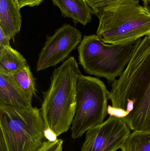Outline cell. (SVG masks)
Returning a JSON list of instances; mask_svg holds the SVG:
<instances>
[{
	"label": "cell",
	"mask_w": 150,
	"mask_h": 151,
	"mask_svg": "<svg viewBox=\"0 0 150 151\" xmlns=\"http://www.w3.org/2000/svg\"><path fill=\"white\" fill-rule=\"evenodd\" d=\"M112 106L125 110L122 118L133 131H150V35L137 40L122 74L112 83Z\"/></svg>",
	"instance_id": "1"
},
{
	"label": "cell",
	"mask_w": 150,
	"mask_h": 151,
	"mask_svg": "<svg viewBox=\"0 0 150 151\" xmlns=\"http://www.w3.org/2000/svg\"><path fill=\"white\" fill-rule=\"evenodd\" d=\"M81 73L76 60L71 57L55 69L50 86L43 92L40 110L45 130L57 137L68 130L74 120L77 78Z\"/></svg>",
	"instance_id": "2"
},
{
	"label": "cell",
	"mask_w": 150,
	"mask_h": 151,
	"mask_svg": "<svg viewBox=\"0 0 150 151\" xmlns=\"http://www.w3.org/2000/svg\"><path fill=\"white\" fill-rule=\"evenodd\" d=\"M98 18L97 35L106 44L135 43L150 35V13L139 0H126Z\"/></svg>",
	"instance_id": "3"
},
{
	"label": "cell",
	"mask_w": 150,
	"mask_h": 151,
	"mask_svg": "<svg viewBox=\"0 0 150 151\" xmlns=\"http://www.w3.org/2000/svg\"><path fill=\"white\" fill-rule=\"evenodd\" d=\"M135 43L107 44L97 35H85L77 47L79 64L86 73L113 83L128 64Z\"/></svg>",
	"instance_id": "4"
},
{
	"label": "cell",
	"mask_w": 150,
	"mask_h": 151,
	"mask_svg": "<svg viewBox=\"0 0 150 151\" xmlns=\"http://www.w3.org/2000/svg\"><path fill=\"white\" fill-rule=\"evenodd\" d=\"M0 133L8 151H36L44 141L40 109L0 106Z\"/></svg>",
	"instance_id": "5"
},
{
	"label": "cell",
	"mask_w": 150,
	"mask_h": 151,
	"mask_svg": "<svg viewBox=\"0 0 150 151\" xmlns=\"http://www.w3.org/2000/svg\"><path fill=\"white\" fill-rule=\"evenodd\" d=\"M110 91L102 81L96 77L78 76L77 84L76 108L72 123L73 139L104 122L107 114Z\"/></svg>",
	"instance_id": "6"
},
{
	"label": "cell",
	"mask_w": 150,
	"mask_h": 151,
	"mask_svg": "<svg viewBox=\"0 0 150 151\" xmlns=\"http://www.w3.org/2000/svg\"><path fill=\"white\" fill-rule=\"evenodd\" d=\"M82 33L75 27L64 24L52 36H47L39 55L37 71L55 66L68 57L82 41Z\"/></svg>",
	"instance_id": "7"
},
{
	"label": "cell",
	"mask_w": 150,
	"mask_h": 151,
	"mask_svg": "<svg viewBox=\"0 0 150 151\" xmlns=\"http://www.w3.org/2000/svg\"><path fill=\"white\" fill-rule=\"evenodd\" d=\"M129 129L121 118L110 116L86 132L81 151H116L121 149L130 134Z\"/></svg>",
	"instance_id": "8"
},
{
	"label": "cell",
	"mask_w": 150,
	"mask_h": 151,
	"mask_svg": "<svg viewBox=\"0 0 150 151\" xmlns=\"http://www.w3.org/2000/svg\"><path fill=\"white\" fill-rule=\"evenodd\" d=\"M60 9L62 15L70 18L75 24L80 23L85 26L91 22L94 11L84 0H51Z\"/></svg>",
	"instance_id": "9"
},
{
	"label": "cell",
	"mask_w": 150,
	"mask_h": 151,
	"mask_svg": "<svg viewBox=\"0 0 150 151\" xmlns=\"http://www.w3.org/2000/svg\"><path fill=\"white\" fill-rule=\"evenodd\" d=\"M20 9L16 0H0V28L10 40L21 29Z\"/></svg>",
	"instance_id": "10"
},
{
	"label": "cell",
	"mask_w": 150,
	"mask_h": 151,
	"mask_svg": "<svg viewBox=\"0 0 150 151\" xmlns=\"http://www.w3.org/2000/svg\"><path fill=\"white\" fill-rule=\"evenodd\" d=\"M0 106L16 108L33 107L28 100L13 83L9 76L0 73Z\"/></svg>",
	"instance_id": "11"
},
{
	"label": "cell",
	"mask_w": 150,
	"mask_h": 151,
	"mask_svg": "<svg viewBox=\"0 0 150 151\" xmlns=\"http://www.w3.org/2000/svg\"><path fill=\"white\" fill-rule=\"evenodd\" d=\"M27 65L25 58L11 46L0 49V73L10 75Z\"/></svg>",
	"instance_id": "12"
},
{
	"label": "cell",
	"mask_w": 150,
	"mask_h": 151,
	"mask_svg": "<svg viewBox=\"0 0 150 151\" xmlns=\"http://www.w3.org/2000/svg\"><path fill=\"white\" fill-rule=\"evenodd\" d=\"M9 76L18 90L32 102L36 93V83L29 65L23 69Z\"/></svg>",
	"instance_id": "13"
},
{
	"label": "cell",
	"mask_w": 150,
	"mask_h": 151,
	"mask_svg": "<svg viewBox=\"0 0 150 151\" xmlns=\"http://www.w3.org/2000/svg\"><path fill=\"white\" fill-rule=\"evenodd\" d=\"M121 150L122 151H150V131H133Z\"/></svg>",
	"instance_id": "14"
},
{
	"label": "cell",
	"mask_w": 150,
	"mask_h": 151,
	"mask_svg": "<svg viewBox=\"0 0 150 151\" xmlns=\"http://www.w3.org/2000/svg\"><path fill=\"white\" fill-rule=\"evenodd\" d=\"M63 142V140L59 139L45 141L36 151H62Z\"/></svg>",
	"instance_id": "15"
},
{
	"label": "cell",
	"mask_w": 150,
	"mask_h": 151,
	"mask_svg": "<svg viewBox=\"0 0 150 151\" xmlns=\"http://www.w3.org/2000/svg\"><path fill=\"white\" fill-rule=\"evenodd\" d=\"M107 113L110 116H115L121 119L127 115V114L125 110L120 108L113 107L110 105L108 106Z\"/></svg>",
	"instance_id": "16"
},
{
	"label": "cell",
	"mask_w": 150,
	"mask_h": 151,
	"mask_svg": "<svg viewBox=\"0 0 150 151\" xmlns=\"http://www.w3.org/2000/svg\"><path fill=\"white\" fill-rule=\"evenodd\" d=\"M20 9L23 7L38 6L44 0H16Z\"/></svg>",
	"instance_id": "17"
},
{
	"label": "cell",
	"mask_w": 150,
	"mask_h": 151,
	"mask_svg": "<svg viewBox=\"0 0 150 151\" xmlns=\"http://www.w3.org/2000/svg\"><path fill=\"white\" fill-rule=\"evenodd\" d=\"M10 39L6 35L2 29L0 28V49L5 47L10 46Z\"/></svg>",
	"instance_id": "18"
},
{
	"label": "cell",
	"mask_w": 150,
	"mask_h": 151,
	"mask_svg": "<svg viewBox=\"0 0 150 151\" xmlns=\"http://www.w3.org/2000/svg\"><path fill=\"white\" fill-rule=\"evenodd\" d=\"M0 151H8L5 141L2 135L0 133Z\"/></svg>",
	"instance_id": "19"
},
{
	"label": "cell",
	"mask_w": 150,
	"mask_h": 151,
	"mask_svg": "<svg viewBox=\"0 0 150 151\" xmlns=\"http://www.w3.org/2000/svg\"><path fill=\"white\" fill-rule=\"evenodd\" d=\"M144 6L150 13V0H147L144 2Z\"/></svg>",
	"instance_id": "20"
},
{
	"label": "cell",
	"mask_w": 150,
	"mask_h": 151,
	"mask_svg": "<svg viewBox=\"0 0 150 151\" xmlns=\"http://www.w3.org/2000/svg\"><path fill=\"white\" fill-rule=\"evenodd\" d=\"M141 1H143L144 2V1H147V0H141Z\"/></svg>",
	"instance_id": "21"
}]
</instances>
